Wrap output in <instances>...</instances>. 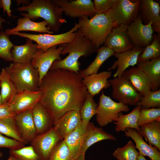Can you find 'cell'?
<instances>
[{"label":"cell","mask_w":160,"mask_h":160,"mask_svg":"<svg viewBox=\"0 0 160 160\" xmlns=\"http://www.w3.org/2000/svg\"><path fill=\"white\" fill-rule=\"evenodd\" d=\"M82 80L78 73L61 69L49 70L42 79L39 103L54 121L68 111H79L87 91Z\"/></svg>","instance_id":"obj_1"},{"label":"cell","mask_w":160,"mask_h":160,"mask_svg":"<svg viewBox=\"0 0 160 160\" xmlns=\"http://www.w3.org/2000/svg\"><path fill=\"white\" fill-rule=\"evenodd\" d=\"M59 46L63 48L61 55L68 53V55L63 59L55 61L49 70L63 69L78 73L80 71L79 59L81 57L89 56L98 49L84 36L80 28L72 42Z\"/></svg>","instance_id":"obj_2"},{"label":"cell","mask_w":160,"mask_h":160,"mask_svg":"<svg viewBox=\"0 0 160 160\" xmlns=\"http://www.w3.org/2000/svg\"><path fill=\"white\" fill-rule=\"evenodd\" d=\"M17 10L21 12H25L21 15L32 21L43 19L48 23L50 31L54 33L58 32L67 22L62 16L63 9L52 0H33L29 4L18 7Z\"/></svg>","instance_id":"obj_3"},{"label":"cell","mask_w":160,"mask_h":160,"mask_svg":"<svg viewBox=\"0 0 160 160\" xmlns=\"http://www.w3.org/2000/svg\"><path fill=\"white\" fill-rule=\"evenodd\" d=\"M80 28L84 36L98 49L114 27V23L108 11L95 14L89 19L85 16L79 19Z\"/></svg>","instance_id":"obj_4"},{"label":"cell","mask_w":160,"mask_h":160,"mask_svg":"<svg viewBox=\"0 0 160 160\" xmlns=\"http://www.w3.org/2000/svg\"><path fill=\"white\" fill-rule=\"evenodd\" d=\"M4 68L18 93L25 91L39 90L38 71L33 67L31 61L23 63L13 62Z\"/></svg>","instance_id":"obj_5"},{"label":"cell","mask_w":160,"mask_h":160,"mask_svg":"<svg viewBox=\"0 0 160 160\" xmlns=\"http://www.w3.org/2000/svg\"><path fill=\"white\" fill-rule=\"evenodd\" d=\"M79 23L75 22L74 25L68 31L60 34H31L20 32H13L10 35H16L30 39L36 43L37 49L46 52L50 48L58 45L67 44L72 42L75 39L77 32L80 28Z\"/></svg>","instance_id":"obj_6"},{"label":"cell","mask_w":160,"mask_h":160,"mask_svg":"<svg viewBox=\"0 0 160 160\" xmlns=\"http://www.w3.org/2000/svg\"><path fill=\"white\" fill-rule=\"evenodd\" d=\"M140 0H115L112 8L108 11L115 27L124 25L128 26L138 17Z\"/></svg>","instance_id":"obj_7"},{"label":"cell","mask_w":160,"mask_h":160,"mask_svg":"<svg viewBox=\"0 0 160 160\" xmlns=\"http://www.w3.org/2000/svg\"><path fill=\"white\" fill-rule=\"evenodd\" d=\"M112 88V97L124 104L137 106L142 96L123 74L109 80Z\"/></svg>","instance_id":"obj_8"},{"label":"cell","mask_w":160,"mask_h":160,"mask_svg":"<svg viewBox=\"0 0 160 160\" xmlns=\"http://www.w3.org/2000/svg\"><path fill=\"white\" fill-rule=\"evenodd\" d=\"M129 111L128 105L114 101L102 91L96 109V121L100 127H105L114 121L120 113Z\"/></svg>","instance_id":"obj_9"},{"label":"cell","mask_w":160,"mask_h":160,"mask_svg":"<svg viewBox=\"0 0 160 160\" xmlns=\"http://www.w3.org/2000/svg\"><path fill=\"white\" fill-rule=\"evenodd\" d=\"M63 140L53 127L47 132L37 135L30 143L41 160H47L57 144Z\"/></svg>","instance_id":"obj_10"},{"label":"cell","mask_w":160,"mask_h":160,"mask_svg":"<svg viewBox=\"0 0 160 160\" xmlns=\"http://www.w3.org/2000/svg\"><path fill=\"white\" fill-rule=\"evenodd\" d=\"M152 22L144 25L138 15L137 17L127 26V32L134 47L145 48L152 42L153 31Z\"/></svg>","instance_id":"obj_11"},{"label":"cell","mask_w":160,"mask_h":160,"mask_svg":"<svg viewBox=\"0 0 160 160\" xmlns=\"http://www.w3.org/2000/svg\"><path fill=\"white\" fill-rule=\"evenodd\" d=\"M52 0L61 8L65 15L71 18L92 17L96 14L91 0Z\"/></svg>","instance_id":"obj_12"},{"label":"cell","mask_w":160,"mask_h":160,"mask_svg":"<svg viewBox=\"0 0 160 160\" xmlns=\"http://www.w3.org/2000/svg\"><path fill=\"white\" fill-rule=\"evenodd\" d=\"M62 50V47L60 46L57 48V46L52 47L46 52L37 49L31 62L33 67L38 71L39 84L53 63L56 60L62 59L60 56Z\"/></svg>","instance_id":"obj_13"},{"label":"cell","mask_w":160,"mask_h":160,"mask_svg":"<svg viewBox=\"0 0 160 160\" xmlns=\"http://www.w3.org/2000/svg\"><path fill=\"white\" fill-rule=\"evenodd\" d=\"M127 26L122 25L114 27L106 38L104 46L109 48L115 53L132 49L134 46L127 33Z\"/></svg>","instance_id":"obj_14"},{"label":"cell","mask_w":160,"mask_h":160,"mask_svg":"<svg viewBox=\"0 0 160 160\" xmlns=\"http://www.w3.org/2000/svg\"><path fill=\"white\" fill-rule=\"evenodd\" d=\"M139 16L144 25L152 22L153 32L160 36V7L153 0H140Z\"/></svg>","instance_id":"obj_15"},{"label":"cell","mask_w":160,"mask_h":160,"mask_svg":"<svg viewBox=\"0 0 160 160\" xmlns=\"http://www.w3.org/2000/svg\"><path fill=\"white\" fill-rule=\"evenodd\" d=\"M145 48L134 47L129 51L115 53L114 56L117 58L112 65L108 69L111 71L117 68L116 72L113 75L114 78L121 76L129 66L133 67L137 65L139 55L142 52Z\"/></svg>","instance_id":"obj_16"},{"label":"cell","mask_w":160,"mask_h":160,"mask_svg":"<svg viewBox=\"0 0 160 160\" xmlns=\"http://www.w3.org/2000/svg\"><path fill=\"white\" fill-rule=\"evenodd\" d=\"M41 92L25 91L18 93L9 103L15 114L32 109L39 102Z\"/></svg>","instance_id":"obj_17"},{"label":"cell","mask_w":160,"mask_h":160,"mask_svg":"<svg viewBox=\"0 0 160 160\" xmlns=\"http://www.w3.org/2000/svg\"><path fill=\"white\" fill-rule=\"evenodd\" d=\"M81 122L79 111L72 110L67 112L55 120L53 127L60 136L63 139Z\"/></svg>","instance_id":"obj_18"},{"label":"cell","mask_w":160,"mask_h":160,"mask_svg":"<svg viewBox=\"0 0 160 160\" xmlns=\"http://www.w3.org/2000/svg\"><path fill=\"white\" fill-rule=\"evenodd\" d=\"M32 109L16 114L14 117L21 137L25 144L29 143L37 135L33 119Z\"/></svg>","instance_id":"obj_19"},{"label":"cell","mask_w":160,"mask_h":160,"mask_svg":"<svg viewBox=\"0 0 160 160\" xmlns=\"http://www.w3.org/2000/svg\"><path fill=\"white\" fill-rule=\"evenodd\" d=\"M112 74L111 71L92 74L83 78L82 81L88 92L94 97L98 94L102 89L111 86L108 79Z\"/></svg>","instance_id":"obj_20"},{"label":"cell","mask_w":160,"mask_h":160,"mask_svg":"<svg viewBox=\"0 0 160 160\" xmlns=\"http://www.w3.org/2000/svg\"><path fill=\"white\" fill-rule=\"evenodd\" d=\"M116 140L112 134L108 133L101 128L95 127L93 123L89 122L80 156L85 157L87 149L96 143L105 140L116 141Z\"/></svg>","instance_id":"obj_21"},{"label":"cell","mask_w":160,"mask_h":160,"mask_svg":"<svg viewBox=\"0 0 160 160\" xmlns=\"http://www.w3.org/2000/svg\"><path fill=\"white\" fill-rule=\"evenodd\" d=\"M125 136L131 138L134 141L135 147L142 156L148 157L151 160H160V152L158 148L147 144L137 131L133 128H127Z\"/></svg>","instance_id":"obj_22"},{"label":"cell","mask_w":160,"mask_h":160,"mask_svg":"<svg viewBox=\"0 0 160 160\" xmlns=\"http://www.w3.org/2000/svg\"><path fill=\"white\" fill-rule=\"evenodd\" d=\"M124 73L142 97L151 91L149 79L138 67H132Z\"/></svg>","instance_id":"obj_23"},{"label":"cell","mask_w":160,"mask_h":160,"mask_svg":"<svg viewBox=\"0 0 160 160\" xmlns=\"http://www.w3.org/2000/svg\"><path fill=\"white\" fill-rule=\"evenodd\" d=\"M88 124L81 122L74 130L63 139L74 160L77 159L80 156Z\"/></svg>","instance_id":"obj_24"},{"label":"cell","mask_w":160,"mask_h":160,"mask_svg":"<svg viewBox=\"0 0 160 160\" xmlns=\"http://www.w3.org/2000/svg\"><path fill=\"white\" fill-rule=\"evenodd\" d=\"M32 114L37 135L47 132L53 127L54 121L53 117L40 103L32 109Z\"/></svg>","instance_id":"obj_25"},{"label":"cell","mask_w":160,"mask_h":160,"mask_svg":"<svg viewBox=\"0 0 160 160\" xmlns=\"http://www.w3.org/2000/svg\"><path fill=\"white\" fill-rule=\"evenodd\" d=\"M47 25L48 23L45 20L40 22H35L28 17H23L17 19L16 27L12 28L6 30L5 32L9 36L11 33L13 32L26 31L52 34L54 33L50 31Z\"/></svg>","instance_id":"obj_26"},{"label":"cell","mask_w":160,"mask_h":160,"mask_svg":"<svg viewBox=\"0 0 160 160\" xmlns=\"http://www.w3.org/2000/svg\"><path fill=\"white\" fill-rule=\"evenodd\" d=\"M137 66L145 74L151 83V90H158L160 86V57L148 61L137 63Z\"/></svg>","instance_id":"obj_27"},{"label":"cell","mask_w":160,"mask_h":160,"mask_svg":"<svg viewBox=\"0 0 160 160\" xmlns=\"http://www.w3.org/2000/svg\"><path fill=\"white\" fill-rule=\"evenodd\" d=\"M141 108L140 106H137L131 112L126 114L120 113L118 118L114 121L113 123L116 125L115 131L124 132L127 128H133L138 131L140 128L137 125V121Z\"/></svg>","instance_id":"obj_28"},{"label":"cell","mask_w":160,"mask_h":160,"mask_svg":"<svg viewBox=\"0 0 160 160\" xmlns=\"http://www.w3.org/2000/svg\"><path fill=\"white\" fill-rule=\"evenodd\" d=\"M26 40L23 45H14L11 51L13 62L23 63L31 61L37 49V45L30 39Z\"/></svg>","instance_id":"obj_29"},{"label":"cell","mask_w":160,"mask_h":160,"mask_svg":"<svg viewBox=\"0 0 160 160\" xmlns=\"http://www.w3.org/2000/svg\"><path fill=\"white\" fill-rule=\"evenodd\" d=\"M96 52V57L91 63L86 68L78 73L82 79L90 74L97 73L102 64L115 54L111 49L104 46L100 47Z\"/></svg>","instance_id":"obj_30"},{"label":"cell","mask_w":160,"mask_h":160,"mask_svg":"<svg viewBox=\"0 0 160 160\" xmlns=\"http://www.w3.org/2000/svg\"><path fill=\"white\" fill-rule=\"evenodd\" d=\"M140 128L138 133L144 137L149 145L156 147L160 151V121L144 124Z\"/></svg>","instance_id":"obj_31"},{"label":"cell","mask_w":160,"mask_h":160,"mask_svg":"<svg viewBox=\"0 0 160 160\" xmlns=\"http://www.w3.org/2000/svg\"><path fill=\"white\" fill-rule=\"evenodd\" d=\"M0 87L2 104L9 103L18 93L4 68L1 69L0 73Z\"/></svg>","instance_id":"obj_32"},{"label":"cell","mask_w":160,"mask_h":160,"mask_svg":"<svg viewBox=\"0 0 160 160\" xmlns=\"http://www.w3.org/2000/svg\"><path fill=\"white\" fill-rule=\"evenodd\" d=\"M152 43L138 56L137 63L148 61L160 57V36L153 34Z\"/></svg>","instance_id":"obj_33"},{"label":"cell","mask_w":160,"mask_h":160,"mask_svg":"<svg viewBox=\"0 0 160 160\" xmlns=\"http://www.w3.org/2000/svg\"><path fill=\"white\" fill-rule=\"evenodd\" d=\"M93 97L87 91L79 111L81 122L85 124H87L91 118L96 114L98 104L94 100Z\"/></svg>","instance_id":"obj_34"},{"label":"cell","mask_w":160,"mask_h":160,"mask_svg":"<svg viewBox=\"0 0 160 160\" xmlns=\"http://www.w3.org/2000/svg\"><path fill=\"white\" fill-rule=\"evenodd\" d=\"M14 117L0 119V132L8 137L23 143Z\"/></svg>","instance_id":"obj_35"},{"label":"cell","mask_w":160,"mask_h":160,"mask_svg":"<svg viewBox=\"0 0 160 160\" xmlns=\"http://www.w3.org/2000/svg\"><path fill=\"white\" fill-rule=\"evenodd\" d=\"M139 154L134 143L131 140L123 147L116 148L113 153L118 160H137Z\"/></svg>","instance_id":"obj_36"},{"label":"cell","mask_w":160,"mask_h":160,"mask_svg":"<svg viewBox=\"0 0 160 160\" xmlns=\"http://www.w3.org/2000/svg\"><path fill=\"white\" fill-rule=\"evenodd\" d=\"M14 44L9 36L3 31L0 32V58L8 62L13 61L12 50Z\"/></svg>","instance_id":"obj_37"},{"label":"cell","mask_w":160,"mask_h":160,"mask_svg":"<svg viewBox=\"0 0 160 160\" xmlns=\"http://www.w3.org/2000/svg\"><path fill=\"white\" fill-rule=\"evenodd\" d=\"M69 148L64 139L60 141L47 160H73Z\"/></svg>","instance_id":"obj_38"},{"label":"cell","mask_w":160,"mask_h":160,"mask_svg":"<svg viewBox=\"0 0 160 160\" xmlns=\"http://www.w3.org/2000/svg\"><path fill=\"white\" fill-rule=\"evenodd\" d=\"M160 121V108H141L137 121L138 126L155 121Z\"/></svg>","instance_id":"obj_39"},{"label":"cell","mask_w":160,"mask_h":160,"mask_svg":"<svg viewBox=\"0 0 160 160\" xmlns=\"http://www.w3.org/2000/svg\"><path fill=\"white\" fill-rule=\"evenodd\" d=\"M9 152L15 160H41L30 145L17 149H10Z\"/></svg>","instance_id":"obj_40"},{"label":"cell","mask_w":160,"mask_h":160,"mask_svg":"<svg viewBox=\"0 0 160 160\" xmlns=\"http://www.w3.org/2000/svg\"><path fill=\"white\" fill-rule=\"evenodd\" d=\"M143 108H160V89L151 91L143 97L137 105Z\"/></svg>","instance_id":"obj_41"},{"label":"cell","mask_w":160,"mask_h":160,"mask_svg":"<svg viewBox=\"0 0 160 160\" xmlns=\"http://www.w3.org/2000/svg\"><path fill=\"white\" fill-rule=\"evenodd\" d=\"M25 144L23 143L5 136L0 132V148H4L10 150H16L21 148Z\"/></svg>","instance_id":"obj_42"},{"label":"cell","mask_w":160,"mask_h":160,"mask_svg":"<svg viewBox=\"0 0 160 160\" xmlns=\"http://www.w3.org/2000/svg\"><path fill=\"white\" fill-rule=\"evenodd\" d=\"M115 0H94L93 1L96 14L105 13L112 7Z\"/></svg>","instance_id":"obj_43"},{"label":"cell","mask_w":160,"mask_h":160,"mask_svg":"<svg viewBox=\"0 0 160 160\" xmlns=\"http://www.w3.org/2000/svg\"><path fill=\"white\" fill-rule=\"evenodd\" d=\"M15 115L9 103L0 105V119L14 117Z\"/></svg>","instance_id":"obj_44"},{"label":"cell","mask_w":160,"mask_h":160,"mask_svg":"<svg viewBox=\"0 0 160 160\" xmlns=\"http://www.w3.org/2000/svg\"><path fill=\"white\" fill-rule=\"evenodd\" d=\"M2 8L4 13L6 12L7 16L9 17L12 16V10L11 9V6L12 1L11 0H1Z\"/></svg>","instance_id":"obj_45"},{"label":"cell","mask_w":160,"mask_h":160,"mask_svg":"<svg viewBox=\"0 0 160 160\" xmlns=\"http://www.w3.org/2000/svg\"><path fill=\"white\" fill-rule=\"evenodd\" d=\"M15 1L17 3V5L18 6L21 4L27 5L30 3L29 0H16Z\"/></svg>","instance_id":"obj_46"},{"label":"cell","mask_w":160,"mask_h":160,"mask_svg":"<svg viewBox=\"0 0 160 160\" xmlns=\"http://www.w3.org/2000/svg\"><path fill=\"white\" fill-rule=\"evenodd\" d=\"M4 23H9V22L7 21L0 15V29L1 30H2L3 29L2 24Z\"/></svg>","instance_id":"obj_47"},{"label":"cell","mask_w":160,"mask_h":160,"mask_svg":"<svg viewBox=\"0 0 160 160\" xmlns=\"http://www.w3.org/2000/svg\"><path fill=\"white\" fill-rule=\"evenodd\" d=\"M137 160H147L145 157L139 154Z\"/></svg>","instance_id":"obj_48"},{"label":"cell","mask_w":160,"mask_h":160,"mask_svg":"<svg viewBox=\"0 0 160 160\" xmlns=\"http://www.w3.org/2000/svg\"><path fill=\"white\" fill-rule=\"evenodd\" d=\"M7 160H15V159L14 156L12 155H10Z\"/></svg>","instance_id":"obj_49"},{"label":"cell","mask_w":160,"mask_h":160,"mask_svg":"<svg viewBox=\"0 0 160 160\" xmlns=\"http://www.w3.org/2000/svg\"><path fill=\"white\" fill-rule=\"evenodd\" d=\"M73 160H85V157H83L82 156H80L77 159Z\"/></svg>","instance_id":"obj_50"},{"label":"cell","mask_w":160,"mask_h":160,"mask_svg":"<svg viewBox=\"0 0 160 160\" xmlns=\"http://www.w3.org/2000/svg\"><path fill=\"white\" fill-rule=\"evenodd\" d=\"M2 104V102H1V92H0V105H1Z\"/></svg>","instance_id":"obj_51"},{"label":"cell","mask_w":160,"mask_h":160,"mask_svg":"<svg viewBox=\"0 0 160 160\" xmlns=\"http://www.w3.org/2000/svg\"><path fill=\"white\" fill-rule=\"evenodd\" d=\"M3 153L1 151H0V158H1L3 156Z\"/></svg>","instance_id":"obj_52"},{"label":"cell","mask_w":160,"mask_h":160,"mask_svg":"<svg viewBox=\"0 0 160 160\" xmlns=\"http://www.w3.org/2000/svg\"><path fill=\"white\" fill-rule=\"evenodd\" d=\"M2 8V5L1 0H0V9Z\"/></svg>","instance_id":"obj_53"}]
</instances>
